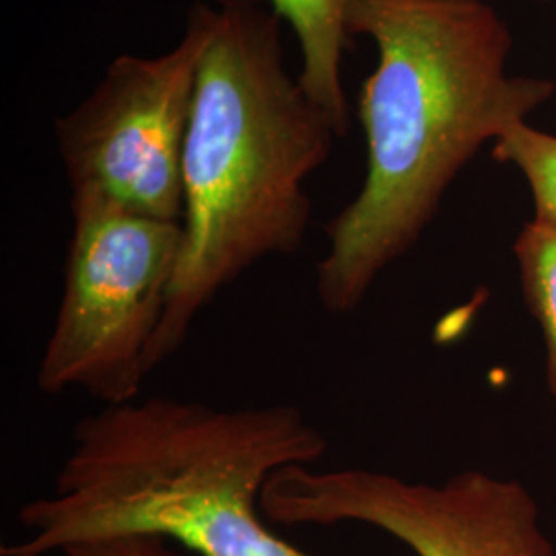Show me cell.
<instances>
[{
  "mask_svg": "<svg viewBox=\"0 0 556 556\" xmlns=\"http://www.w3.org/2000/svg\"><path fill=\"white\" fill-rule=\"evenodd\" d=\"M351 36L374 41L378 62L358 96L365 179L328 220L316 266L319 305L334 316L417 243L478 151L556 93L553 79L509 71L511 31L484 0H357Z\"/></svg>",
  "mask_w": 556,
  "mask_h": 556,
  "instance_id": "6da1fadb",
  "label": "cell"
},
{
  "mask_svg": "<svg viewBox=\"0 0 556 556\" xmlns=\"http://www.w3.org/2000/svg\"><path fill=\"white\" fill-rule=\"evenodd\" d=\"M324 431L291 404L223 408L137 397L80 418L52 491L17 514L0 556H46L87 538L149 532L199 556H312L277 536L262 493L278 470L318 466Z\"/></svg>",
  "mask_w": 556,
  "mask_h": 556,
  "instance_id": "7a4b0ae2",
  "label": "cell"
},
{
  "mask_svg": "<svg viewBox=\"0 0 556 556\" xmlns=\"http://www.w3.org/2000/svg\"><path fill=\"white\" fill-rule=\"evenodd\" d=\"M337 137L285 68L282 21L266 7H215L184 149V245L149 376L241 275L298 252L312 220L305 181Z\"/></svg>",
  "mask_w": 556,
  "mask_h": 556,
  "instance_id": "3957f363",
  "label": "cell"
},
{
  "mask_svg": "<svg viewBox=\"0 0 556 556\" xmlns=\"http://www.w3.org/2000/svg\"><path fill=\"white\" fill-rule=\"evenodd\" d=\"M64 287L36 383L103 406L140 397L147 355L184 245L179 220L144 217L98 197H71Z\"/></svg>",
  "mask_w": 556,
  "mask_h": 556,
  "instance_id": "277c9868",
  "label": "cell"
},
{
  "mask_svg": "<svg viewBox=\"0 0 556 556\" xmlns=\"http://www.w3.org/2000/svg\"><path fill=\"white\" fill-rule=\"evenodd\" d=\"M215 7L197 2L181 40L160 56L122 54L91 93L56 118L71 197L144 217L184 220V149Z\"/></svg>",
  "mask_w": 556,
  "mask_h": 556,
  "instance_id": "5b68a950",
  "label": "cell"
},
{
  "mask_svg": "<svg viewBox=\"0 0 556 556\" xmlns=\"http://www.w3.org/2000/svg\"><path fill=\"white\" fill-rule=\"evenodd\" d=\"M260 505L275 526L365 523L417 556H556L526 486L478 470L433 484L367 468L289 466L266 482Z\"/></svg>",
  "mask_w": 556,
  "mask_h": 556,
  "instance_id": "8992f818",
  "label": "cell"
},
{
  "mask_svg": "<svg viewBox=\"0 0 556 556\" xmlns=\"http://www.w3.org/2000/svg\"><path fill=\"white\" fill-rule=\"evenodd\" d=\"M219 9L266 7L295 34L301 54L298 79L309 100L344 137L351 108L342 83V60L357 0H215Z\"/></svg>",
  "mask_w": 556,
  "mask_h": 556,
  "instance_id": "52a82bcc",
  "label": "cell"
},
{
  "mask_svg": "<svg viewBox=\"0 0 556 556\" xmlns=\"http://www.w3.org/2000/svg\"><path fill=\"white\" fill-rule=\"evenodd\" d=\"M521 291L546 340V379L556 400V229L532 219L514 245Z\"/></svg>",
  "mask_w": 556,
  "mask_h": 556,
  "instance_id": "ba28073f",
  "label": "cell"
},
{
  "mask_svg": "<svg viewBox=\"0 0 556 556\" xmlns=\"http://www.w3.org/2000/svg\"><path fill=\"white\" fill-rule=\"evenodd\" d=\"M491 155L497 163L514 165L526 178L534 200V219L556 229V135L519 122L493 142Z\"/></svg>",
  "mask_w": 556,
  "mask_h": 556,
  "instance_id": "9c48e42d",
  "label": "cell"
},
{
  "mask_svg": "<svg viewBox=\"0 0 556 556\" xmlns=\"http://www.w3.org/2000/svg\"><path fill=\"white\" fill-rule=\"evenodd\" d=\"M60 553L64 556H199L167 536L149 532L77 540L66 544Z\"/></svg>",
  "mask_w": 556,
  "mask_h": 556,
  "instance_id": "30bf717a",
  "label": "cell"
}]
</instances>
